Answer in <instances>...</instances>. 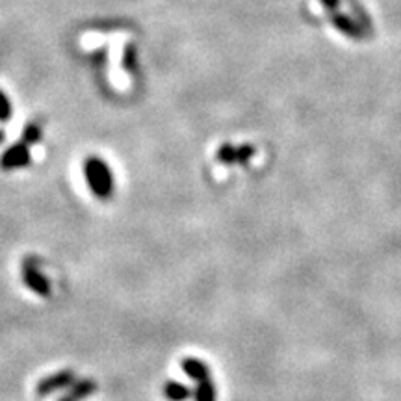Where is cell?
I'll return each instance as SVG.
<instances>
[{"instance_id": "1", "label": "cell", "mask_w": 401, "mask_h": 401, "mask_svg": "<svg viewBox=\"0 0 401 401\" xmlns=\"http://www.w3.org/2000/svg\"><path fill=\"white\" fill-rule=\"evenodd\" d=\"M85 177H88V184L91 186L95 195L99 197H108L112 194L113 180L110 173L108 165L104 164L99 158H90L85 162Z\"/></svg>"}, {"instance_id": "8", "label": "cell", "mask_w": 401, "mask_h": 401, "mask_svg": "<svg viewBox=\"0 0 401 401\" xmlns=\"http://www.w3.org/2000/svg\"><path fill=\"white\" fill-rule=\"evenodd\" d=\"M0 142H2V132H0Z\"/></svg>"}, {"instance_id": "7", "label": "cell", "mask_w": 401, "mask_h": 401, "mask_svg": "<svg viewBox=\"0 0 401 401\" xmlns=\"http://www.w3.org/2000/svg\"><path fill=\"white\" fill-rule=\"evenodd\" d=\"M24 134H26V140H28V142H36V140L39 137V132H38V128H36V127H28Z\"/></svg>"}, {"instance_id": "3", "label": "cell", "mask_w": 401, "mask_h": 401, "mask_svg": "<svg viewBox=\"0 0 401 401\" xmlns=\"http://www.w3.org/2000/svg\"><path fill=\"white\" fill-rule=\"evenodd\" d=\"M182 370H184L188 377H192L197 382L210 379V368L199 359H184L182 360Z\"/></svg>"}, {"instance_id": "4", "label": "cell", "mask_w": 401, "mask_h": 401, "mask_svg": "<svg viewBox=\"0 0 401 401\" xmlns=\"http://www.w3.org/2000/svg\"><path fill=\"white\" fill-rule=\"evenodd\" d=\"M195 401H216V388L210 379L199 382V387L195 388Z\"/></svg>"}, {"instance_id": "6", "label": "cell", "mask_w": 401, "mask_h": 401, "mask_svg": "<svg viewBox=\"0 0 401 401\" xmlns=\"http://www.w3.org/2000/svg\"><path fill=\"white\" fill-rule=\"evenodd\" d=\"M10 113H11L10 100H8V97L0 91V119L4 121V119L10 118Z\"/></svg>"}, {"instance_id": "5", "label": "cell", "mask_w": 401, "mask_h": 401, "mask_svg": "<svg viewBox=\"0 0 401 401\" xmlns=\"http://www.w3.org/2000/svg\"><path fill=\"white\" fill-rule=\"evenodd\" d=\"M165 396L170 397L171 401H184L189 397V390L184 385H179V382H167L165 387Z\"/></svg>"}, {"instance_id": "2", "label": "cell", "mask_w": 401, "mask_h": 401, "mask_svg": "<svg viewBox=\"0 0 401 401\" xmlns=\"http://www.w3.org/2000/svg\"><path fill=\"white\" fill-rule=\"evenodd\" d=\"M30 162V155L26 151V147L23 145H17V147H11L8 151L4 152L2 156V167L6 170H11V167H23Z\"/></svg>"}]
</instances>
